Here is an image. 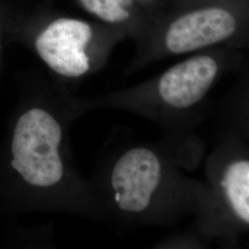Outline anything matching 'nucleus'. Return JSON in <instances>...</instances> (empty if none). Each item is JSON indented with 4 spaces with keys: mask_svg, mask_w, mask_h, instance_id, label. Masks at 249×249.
Instances as JSON below:
<instances>
[{
    "mask_svg": "<svg viewBox=\"0 0 249 249\" xmlns=\"http://www.w3.org/2000/svg\"><path fill=\"white\" fill-rule=\"evenodd\" d=\"M70 97L61 86H43L31 95L9 135V175L26 209L108 223L91 181L82 177L72 155L69 129L78 116Z\"/></svg>",
    "mask_w": 249,
    "mask_h": 249,
    "instance_id": "1",
    "label": "nucleus"
},
{
    "mask_svg": "<svg viewBox=\"0 0 249 249\" xmlns=\"http://www.w3.org/2000/svg\"><path fill=\"white\" fill-rule=\"evenodd\" d=\"M89 180L114 225H174L194 218L205 196L203 181L186 175L160 142L110 150Z\"/></svg>",
    "mask_w": 249,
    "mask_h": 249,
    "instance_id": "2",
    "label": "nucleus"
},
{
    "mask_svg": "<svg viewBox=\"0 0 249 249\" xmlns=\"http://www.w3.org/2000/svg\"><path fill=\"white\" fill-rule=\"evenodd\" d=\"M244 52L218 47L191 53L131 87L93 97L71 94V105L78 117L90 110L116 109L159 124L163 135L194 131L204 117L211 91L225 74L239 70Z\"/></svg>",
    "mask_w": 249,
    "mask_h": 249,
    "instance_id": "3",
    "label": "nucleus"
},
{
    "mask_svg": "<svg viewBox=\"0 0 249 249\" xmlns=\"http://www.w3.org/2000/svg\"><path fill=\"white\" fill-rule=\"evenodd\" d=\"M127 72L162 59L218 47L249 51V0H216L152 18Z\"/></svg>",
    "mask_w": 249,
    "mask_h": 249,
    "instance_id": "4",
    "label": "nucleus"
},
{
    "mask_svg": "<svg viewBox=\"0 0 249 249\" xmlns=\"http://www.w3.org/2000/svg\"><path fill=\"white\" fill-rule=\"evenodd\" d=\"M205 196L194 230L209 240H236L249 232V144L224 128L205 160Z\"/></svg>",
    "mask_w": 249,
    "mask_h": 249,
    "instance_id": "5",
    "label": "nucleus"
},
{
    "mask_svg": "<svg viewBox=\"0 0 249 249\" xmlns=\"http://www.w3.org/2000/svg\"><path fill=\"white\" fill-rule=\"evenodd\" d=\"M25 39L54 75L76 80L102 70L126 36L97 20L40 14L25 29Z\"/></svg>",
    "mask_w": 249,
    "mask_h": 249,
    "instance_id": "6",
    "label": "nucleus"
},
{
    "mask_svg": "<svg viewBox=\"0 0 249 249\" xmlns=\"http://www.w3.org/2000/svg\"><path fill=\"white\" fill-rule=\"evenodd\" d=\"M97 21L122 32L138 43L151 24L149 15L136 0H76Z\"/></svg>",
    "mask_w": 249,
    "mask_h": 249,
    "instance_id": "7",
    "label": "nucleus"
},
{
    "mask_svg": "<svg viewBox=\"0 0 249 249\" xmlns=\"http://www.w3.org/2000/svg\"><path fill=\"white\" fill-rule=\"evenodd\" d=\"M239 75L220 106L224 128L238 134L249 144V55L239 68Z\"/></svg>",
    "mask_w": 249,
    "mask_h": 249,
    "instance_id": "8",
    "label": "nucleus"
},
{
    "mask_svg": "<svg viewBox=\"0 0 249 249\" xmlns=\"http://www.w3.org/2000/svg\"><path fill=\"white\" fill-rule=\"evenodd\" d=\"M160 142L184 171L196 169L204 160L206 145L194 131L163 135Z\"/></svg>",
    "mask_w": 249,
    "mask_h": 249,
    "instance_id": "9",
    "label": "nucleus"
},
{
    "mask_svg": "<svg viewBox=\"0 0 249 249\" xmlns=\"http://www.w3.org/2000/svg\"><path fill=\"white\" fill-rule=\"evenodd\" d=\"M210 241L196 230L174 233L160 241L155 248L158 249H206Z\"/></svg>",
    "mask_w": 249,
    "mask_h": 249,
    "instance_id": "10",
    "label": "nucleus"
},
{
    "mask_svg": "<svg viewBox=\"0 0 249 249\" xmlns=\"http://www.w3.org/2000/svg\"><path fill=\"white\" fill-rule=\"evenodd\" d=\"M137 3L151 17H156L160 11V5L161 0H136Z\"/></svg>",
    "mask_w": 249,
    "mask_h": 249,
    "instance_id": "11",
    "label": "nucleus"
},
{
    "mask_svg": "<svg viewBox=\"0 0 249 249\" xmlns=\"http://www.w3.org/2000/svg\"><path fill=\"white\" fill-rule=\"evenodd\" d=\"M213 1H216V0H171V4H172V9H179V8L203 4L208 2H213Z\"/></svg>",
    "mask_w": 249,
    "mask_h": 249,
    "instance_id": "12",
    "label": "nucleus"
}]
</instances>
